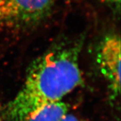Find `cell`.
Listing matches in <instances>:
<instances>
[{
  "label": "cell",
  "instance_id": "7a4b0ae2",
  "mask_svg": "<svg viewBox=\"0 0 121 121\" xmlns=\"http://www.w3.org/2000/svg\"><path fill=\"white\" fill-rule=\"evenodd\" d=\"M53 0H0V32L34 29L51 16Z\"/></svg>",
  "mask_w": 121,
  "mask_h": 121
},
{
  "label": "cell",
  "instance_id": "3957f363",
  "mask_svg": "<svg viewBox=\"0 0 121 121\" xmlns=\"http://www.w3.org/2000/svg\"><path fill=\"white\" fill-rule=\"evenodd\" d=\"M96 61L108 83L111 99L121 93V39L116 33H110L100 40L96 51Z\"/></svg>",
  "mask_w": 121,
  "mask_h": 121
},
{
  "label": "cell",
  "instance_id": "5b68a950",
  "mask_svg": "<svg viewBox=\"0 0 121 121\" xmlns=\"http://www.w3.org/2000/svg\"><path fill=\"white\" fill-rule=\"evenodd\" d=\"M60 121H85L80 120L79 118H78V117H76L74 115L70 114H67V115H65V117L62 118V120H60Z\"/></svg>",
  "mask_w": 121,
  "mask_h": 121
},
{
  "label": "cell",
  "instance_id": "277c9868",
  "mask_svg": "<svg viewBox=\"0 0 121 121\" xmlns=\"http://www.w3.org/2000/svg\"><path fill=\"white\" fill-rule=\"evenodd\" d=\"M68 112V104L61 100L37 108L22 121H60Z\"/></svg>",
  "mask_w": 121,
  "mask_h": 121
},
{
  "label": "cell",
  "instance_id": "6da1fadb",
  "mask_svg": "<svg viewBox=\"0 0 121 121\" xmlns=\"http://www.w3.org/2000/svg\"><path fill=\"white\" fill-rule=\"evenodd\" d=\"M85 36H62L29 67L22 87L5 106L4 121H22L37 108L61 101L83 82L79 56Z\"/></svg>",
  "mask_w": 121,
  "mask_h": 121
}]
</instances>
